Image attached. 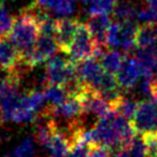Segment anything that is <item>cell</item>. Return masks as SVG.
Returning <instances> with one entry per match:
<instances>
[{
  "label": "cell",
  "mask_w": 157,
  "mask_h": 157,
  "mask_svg": "<svg viewBox=\"0 0 157 157\" xmlns=\"http://www.w3.org/2000/svg\"><path fill=\"white\" fill-rule=\"evenodd\" d=\"M137 18L143 24H157V9L147 6L138 11Z\"/></svg>",
  "instance_id": "603a6c76"
},
{
  "label": "cell",
  "mask_w": 157,
  "mask_h": 157,
  "mask_svg": "<svg viewBox=\"0 0 157 157\" xmlns=\"http://www.w3.org/2000/svg\"><path fill=\"white\" fill-rule=\"evenodd\" d=\"M1 1H2V0H0V6H2V5H1Z\"/></svg>",
  "instance_id": "83f0119b"
},
{
  "label": "cell",
  "mask_w": 157,
  "mask_h": 157,
  "mask_svg": "<svg viewBox=\"0 0 157 157\" xmlns=\"http://www.w3.org/2000/svg\"><path fill=\"white\" fill-rule=\"evenodd\" d=\"M105 69L98 58H87L76 63V74L83 82L94 86Z\"/></svg>",
  "instance_id": "8fae6325"
},
{
  "label": "cell",
  "mask_w": 157,
  "mask_h": 157,
  "mask_svg": "<svg viewBox=\"0 0 157 157\" xmlns=\"http://www.w3.org/2000/svg\"><path fill=\"white\" fill-rule=\"evenodd\" d=\"M117 3V0H93L90 3L87 13L90 15L98 14H109L113 11L114 7Z\"/></svg>",
  "instance_id": "d6986e66"
},
{
  "label": "cell",
  "mask_w": 157,
  "mask_h": 157,
  "mask_svg": "<svg viewBox=\"0 0 157 157\" xmlns=\"http://www.w3.org/2000/svg\"><path fill=\"white\" fill-rule=\"evenodd\" d=\"M45 97L43 92L30 90L22 95L17 107L15 108L12 121L16 123H28L36 121L38 113L43 109Z\"/></svg>",
  "instance_id": "277c9868"
},
{
  "label": "cell",
  "mask_w": 157,
  "mask_h": 157,
  "mask_svg": "<svg viewBox=\"0 0 157 157\" xmlns=\"http://www.w3.org/2000/svg\"><path fill=\"white\" fill-rule=\"evenodd\" d=\"M141 139L145 146L147 157H157V130L142 133Z\"/></svg>",
  "instance_id": "ffe728a7"
},
{
  "label": "cell",
  "mask_w": 157,
  "mask_h": 157,
  "mask_svg": "<svg viewBox=\"0 0 157 157\" xmlns=\"http://www.w3.org/2000/svg\"><path fill=\"white\" fill-rule=\"evenodd\" d=\"M144 1H145V3L148 7L156 8L157 9V0H144Z\"/></svg>",
  "instance_id": "d4e9b609"
},
{
  "label": "cell",
  "mask_w": 157,
  "mask_h": 157,
  "mask_svg": "<svg viewBox=\"0 0 157 157\" xmlns=\"http://www.w3.org/2000/svg\"><path fill=\"white\" fill-rule=\"evenodd\" d=\"M74 10H75V0H58L53 13L66 17L68 15H71Z\"/></svg>",
  "instance_id": "44dd1931"
},
{
  "label": "cell",
  "mask_w": 157,
  "mask_h": 157,
  "mask_svg": "<svg viewBox=\"0 0 157 157\" xmlns=\"http://www.w3.org/2000/svg\"><path fill=\"white\" fill-rule=\"evenodd\" d=\"M43 94L45 97V100L52 105H60V103L65 102L69 97L68 90L65 86L54 85V84L44 86Z\"/></svg>",
  "instance_id": "2e32d148"
},
{
  "label": "cell",
  "mask_w": 157,
  "mask_h": 157,
  "mask_svg": "<svg viewBox=\"0 0 157 157\" xmlns=\"http://www.w3.org/2000/svg\"><path fill=\"white\" fill-rule=\"evenodd\" d=\"M0 68L6 73L12 71H23L27 68L22 63L20 51L16 48L9 35L0 37Z\"/></svg>",
  "instance_id": "52a82bcc"
},
{
  "label": "cell",
  "mask_w": 157,
  "mask_h": 157,
  "mask_svg": "<svg viewBox=\"0 0 157 157\" xmlns=\"http://www.w3.org/2000/svg\"><path fill=\"white\" fill-rule=\"evenodd\" d=\"M57 50H59L58 44H57L54 36L39 35L35 48L27 60V66L29 68H33L45 63L46 60L54 56Z\"/></svg>",
  "instance_id": "ba28073f"
},
{
  "label": "cell",
  "mask_w": 157,
  "mask_h": 157,
  "mask_svg": "<svg viewBox=\"0 0 157 157\" xmlns=\"http://www.w3.org/2000/svg\"><path fill=\"white\" fill-rule=\"evenodd\" d=\"M130 124L137 136L157 130L156 102L148 100L139 101L137 110L130 120Z\"/></svg>",
  "instance_id": "8992f818"
},
{
  "label": "cell",
  "mask_w": 157,
  "mask_h": 157,
  "mask_svg": "<svg viewBox=\"0 0 157 157\" xmlns=\"http://www.w3.org/2000/svg\"><path fill=\"white\" fill-rule=\"evenodd\" d=\"M141 75L142 70L138 59L130 55H125L122 67L116 73V80L121 90H131L137 84Z\"/></svg>",
  "instance_id": "9c48e42d"
},
{
  "label": "cell",
  "mask_w": 157,
  "mask_h": 157,
  "mask_svg": "<svg viewBox=\"0 0 157 157\" xmlns=\"http://www.w3.org/2000/svg\"><path fill=\"white\" fill-rule=\"evenodd\" d=\"M87 26L100 48H108L107 44V33L110 25L112 24L108 14H98V15H90L87 21Z\"/></svg>",
  "instance_id": "7c38bea8"
},
{
  "label": "cell",
  "mask_w": 157,
  "mask_h": 157,
  "mask_svg": "<svg viewBox=\"0 0 157 157\" xmlns=\"http://www.w3.org/2000/svg\"><path fill=\"white\" fill-rule=\"evenodd\" d=\"M112 150L107 145L97 143H87L86 157H110Z\"/></svg>",
  "instance_id": "7402d4cb"
},
{
  "label": "cell",
  "mask_w": 157,
  "mask_h": 157,
  "mask_svg": "<svg viewBox=\"0 0 157 157\" xmlns=\"http://www.w3.org/2000/svg\"><path fill=\"white\" fill-rule=\"evenodd\" d=\"M155 102H156V103H157V99H156V101H155Z\"/></svg>",
  "instance_id": "f1b7e54d"
},
{
  "label": "cell",
  "mask_w": 157,
  "mask_h": 157,
  "mask_svg": "<svg viewBox=\"0 0 157 157\" xmlns=\"http://www.w3.org/2000/svg\"><path fill=\"white\" fill-rule=\"evenodd\" d=\"M124 58H125V55H123V53L118 52V51L112 50V51H105V52H103V54L98 59L100 60L101 66H102L105 71L116 75L118 70L122 67Z\"/></svg>",
  "instance_id": "9a60e30c"
},
{
  "label": "cell",
  "mask_w": 157,
  "mask_h": 157,
  "mask_svg": "<svg viewBox=\"0 0 157 157\" xmlns=\"http://www.w3.org/2000/svg\"><path fill=\"white\" fill-rule=\"evenodd\" d=\"M5 122V117H3V113H2V110H1V107H0V125L2 124Z\"/></svg>",
  "instance_id": "484cf974"
},
{
  "label": "cell",
  "mask_w": 157,
  "mask_h": 157,
  "mask_svg": "<svg viewBox=\"0 0 157 157\" xmlns=\"http://www.w3.org/2000/svg\"><path fill=\"white\" fill-rule=\"evenodd\" d=\"M78 21L73 18H59L56 20V30L55 39L58 44V48L65 54L69 55L70 48L74 39L76 28L78 26Z\"/></svg>",
  "instance_id": "30bf717a"
},
{
  "label": "cell",
  "mask_w": 157,
  "mask_h": 157,
  "mask_svg": "<svg viewBox=\"0 0 157 157\" xmlns=\"http://www.w3.org/2000/svg\"><path fill=\"white\" fill-rule=\"evenodd\" d=\"M112 14L115 18V22H131L137 17L138 10L131 1L122 0V1H117L112 11Z\"/></svg>",
  "instance_id": "5bb4252c"
},
{
  "label": "cell",
  "mask_w": 157,
  "mask_h": 157,
  "mask_svg": "<svg viewBox=\"0 0 157 157\" xmlns=\"http://www.w3.org/2000/svg\"><path fill=\"white\" fill-rule=\"evenodd\" d=\"M115 157H147L145 152V146H144L141 137L137 138L136 136L133 141L127 147L122 148L116 152Z\"/></svg>",
  "instance_id": "e0dca14e"
},
{
  "label": "cell",
  "mask_w": 157,
  "mask_h": 157,
  "mask_svg": "<svg viewBox=\"0 0 157 157\" xmlns=\"http://www.w3.org/2000/svg\"><path fill=\"white\" fill-rule=\"evenodd\" d=\"M36 156V143L31 137L24 139L16 147L13 148L10 157H35Z\"/></svg>",
  "instance_id": "ac0fdd59"
},
{
  "label": "cell",
  "mask_w": 157,
  "mask_h": 157,
  "mask_svg": "<svg viewBox=\"0 0 157 157\" xmlns=\"http://www.w3.org/2000/svg\"><path fill=\"white\" fill-rule=\"evenodd\" d=\"M58 0H35V3L45 11L53 12L56 7Z\"/></svg>",
  "instance_id": "cb8c5ba5"
},
{
  "label": "cell",
  "mask_w": 157,
  "mask_h": 157,
  "mask_svg": "<svg viewBox=\"0 0 157 157\" xmlns=\"http://www.w3.org/2000/svg\"><path fill=\"white\" fill-rule=\"evenodd\" d=\"M76 78V63H74L71 58L55 56L46 63L43 86L50 84L68 86Z\"/></svg>",
  "instance_id": "3957f363"
},
{
  "label": "cell",
  "mask_w": 157,
  "mask_h": 157,
  "mask_svg": "<svg viewBox=\"0 0 157 157\" xmlns=\"http://www.w3.org/2000/svg\"><path fill=\"white\" fill-rule=\"evenodd\" d=\"M157 24H142L138 27L136 36V48H147L156 45Z\"/></svg>",
  "instance_id": "4fadbf2b"
},
{
  "label": "cell",
  "mask_w": 157,
  "mask_h": 157,
  "mask_svg": "<svg viewBox=\"0 0 157 157\" xmlns=\"http://www.w3.org/2000/svg\"><path fill=\"white\" fill-rule=\"evenodd\" d=\"M40 35V25L33 6L23 9L13 17L9 37L21 53L22 63L27 66V60L33 52Z\"/></svg>",
  "instance_id": "6da1fadb"
},
{
  "label": "cell",
  "mask_w": 157,
  "mask_h": 157,
  "mask_svg": "<svg viewBox=\"0 0 157 157\" xmlns=\"http://www.w3.org/2000/svg\"><path fill=\"white\" fill-rule=\"evenodd\" d=\"M83 3H86V5H88V3H90L93 1V0H81Z\"/></svg>",
  "instance_id": "4316f807"
},
{
  "label": "cell",
  "mask_w": 157,
  "mask_h": 157,
  "mask_svg": "<svg viewBox=\"0 0 157 157\" xmlns=\"http://www.w3.org/2000/svg\"><path fill=\"white\" fill-rule=\"evenodd\" d=\"M103 52H105V50L97 44L87 24L78 23L70 48V58L74 63H78L87 58H99Z\"/></svg>",
  "instance_id": "7a4b0ae2"
},
{
  "label": "cell",
  "mask_w": 157,
  "mask_h": 157,
  "mask_svg": "<svg viewBox=\"0 0 157 157\" xmlns=\"http://www.w3.org/2000/svg\"><path fill=\"white\" fill-rule=\"evenodd\" d=\"M138 27L139 26H137L133 21L112 23L107 33L108 48H121L125 52L132 51V48L136 46Z\"/></svg>",
  "instance_id": "5b68a950"
}]
</instances>
